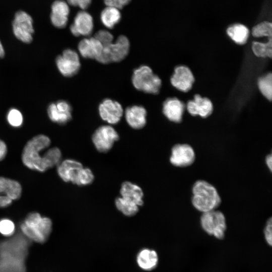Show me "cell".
<instances>
[{
	"label": "cell",
	"mask_w": 272,
	"mask_h": 272,
	"mask_svg": "<svg viewBox=\"0 0 272 272\" xmlns=\"http://www.w3.org/2000/svg\"><path fill=\"white\" fill-rule=\"evenodd\" d=\"M31 243L21 231L0 240V272H27L26 262Z\"/></svg>",
	"instance_id": "1"
},
{
	"label": "cell",
	"mask_w": 272,
	"mask_h": 272,
	"mask_svg": "<svg viewBox=\"0 0 272 272\" xmlns=\"http://www.w3.org/2000/svg\"><path fill=\"white\" fill-rule=\"evenodd\" d=\"M50 139L39 134L30 139L22 151V161L28 168L43 172L50 169L47 150L50 146Z\"/></svg>",
	"instance_id": "2"
},
{
	"label": "cell",
	"mask_w": 272,
	"mask_h": 272,
	"mask_svg": "<svg viewBox=\"0 0 272 272\" xmlns=\"http://www.w3.org/2000/svg\"><path fill=\"white\" fill-rule=\"evenodd\" d=\"M191 201L195 210L203 213L217 210L222 198L214 185L205 180L199 179L192 186Z\"/></svg>",
	"instance_id": "3"
},
{
	"label": "cell",
	"mask_w": 272,
	"mask_h": 272,
	"mask_svg": "<svg viewBox=\"0 0 272 272\" xmlns=\"http://www.w3.org/2000/svg\"><path fill=\"white\" fill-rule=\"evenodd\" d=\"M50 219L37 212L29 213L20 225V231L29 240L43 244L48 239L52 230Z\"/></svg>",
	"instance_id": "4"
},
{
	"label": "cell",
	"mask_w": 272,
	"mask_h": 272,
	"mask_svg": "<svg viewBox=\"0 0 272 272\" xmlns=\"http://www.w3.org/2000/svg\"><path fill=\"white\" fill-rule=\"evenodd\" d=\"M200 225L202 230L209 235L222 240L227 229L226 219L224 214L217 210L201 213Z\"/></svg>",
	"instance_id": "5"
},
{
	"label": "cell",
	"mask_w": 272,
	"mask_h": 272,
	"mask_svg": "<svg viewBox=\"0 0 272 272\" xmlns=\"http://www.w3.org/2000/svg\"><path fill=\"white\" fill-rule=\"evenodd\" d=\"M131 80L137 90L151 94L158 93L162 84L160 78L147 65H142L135 70Z\"/></svg>",
	"instance_id": "6"
},
{
	"label": "cell",
	"mask_w": 272,
	"mask_h": 272,
	"mask_svg": "<svg viewBox=\"0 0 272 272\" xmlns=\"http://www.w3.org/2000/svg\"><path fill=\"white\" fill-rule=\"evenodd\" d=\"M129 46L128 38L120 35L114 43L103 46L102 53L97 60L103 63L120 61L127 55Z\"/></svg>",
	"instance_id": "7"
},
{
	"label": "cell",
	"mask_w": 272,
	"mask_h": 272,
	"mask_svg": "<svg viewBox=\"0 0 272 272\" xmlns=\"http://www.w3.org/2000/svg\"><path fill=\"white\" fill-rule=\"evenodd\" d=\"M13 31L15 37L21 41L30 43L34 33L33 21L31 16L24 11L17 12L12 22Z\"/></svg>",
	"instance_id": "8"
},
{
	"label": "cell",
	"mask_w": 272,
	"mask_h": 272,
	"mask_svg": "<svg viewBox=\"0 0 272 272\" xmlns=\"http://www.w3.org/2000/svg\"><path fill=\"white\" fill-rule=\"evenodd\" d=\"M195 159V152L191 145L186 143H179L172 147L169 161L175 167L184 168L193 164Z\"/></svg>",
	"instance_id": "9"
},
{
	"label": "cell",
	"mask_w": 272,
	"mask_h": 272,
	"mask_svg": "<svg viewBox=\"0 0 272 272\" xmlns=\"http://www.w3.org/2000/svg\"><path fill=\"white\" fill-rule=\"evenodd\" d=\"M118 139V133L110 125H102L99 127L92 137L95 147L98 151L101 153L108 152Z\"/></svg>",
	"instance_id": "10"
},
{
	"label": "cell",
	"mask_w": 272,
	"mask_h": 272,
	"mask_svg": "<svg viewBox=\"0 0 272 272\" xmlns=\"http://www.w3.org/2000/svg\"><path fill=\"white\" fill-rule=\"evenodd\" d=\"M22 188L16 180L0 176V208L10 206L21 196Z\"/></svg>",
	"instance_id": "11"
},
{
	"label": "cell",
	"mask_w": 272,
	"mask_h": 272,
	"mask_svg": "<svg viewBox=\"0 0 272 272\" xmlns=\"http://www.w3.org/2000/svg\"><path fill=\"white\" fill-rule=\"evenodd\" d=\"M56 64L60 73L65 77L76 74L80 68V61L77 52L71 49L64 50L56 58Z\"/></svg>",
	"instance_id": "12"
},
{
	"label": "cell",
	"mask_w": 272,
	"mask_h": 272,
	"mask_svg": "<svg viewBox=\"0 0 272 272\" xmlns=\"http://www.w3.org/2000/svg\"><path fill=\"white\" fill-rule=\"evenodd\" d=\"M99 112L103 120L114 124L120 120L123 114V109L118 102L106 99L100 104Z\"/></svg>",
	"instance_id": "13"
},
{
	"label": "cell",
	"mask_w": 272,
	"mask_h": 272,
	"mask_svg": "<svg viewBox=\"0 0 272 272\" xmlns=\"http://www.w3.org/2000/svg\"><path fill=\"white\" fill-rule=\"evenodd\" d=\"M47 113L49 119L52 122L64 124L72 118V107L67 102L60 100L49 105Z\"/></svg>",
	"instance_id": "14"
},
{
	"label": "cell",
	"mask_w": 272,
	"mask_h": 272,
	"mask_svg": "<svg viewBox=\"0 0 272 272\" xmlns=\"http://www.w3.org/2000/svg\"><path fill=\"white\" fill-rule=\"evenodd\" d=\"M94 27L93 19L90 14L82 10L74 18L70 26V31L75 36H88L91 34Z\"/></svg>",
	"instance_id": "15"
},
{
	"label": "cell",
	"mask_w": 272,
	"mask_h": 272,
	"mask_svg": "<svg viewBox=\"0 0 272 272\" xmlns=\"http://www.w3.org/2000/svg\"><path fill=\"white\" fill-rule=\"evenodd\" d=\"M170 80L172 86L176 89L183 92H187L191 88L194 78L188 67L181 65L175 69Z\"/></svg>",
	"instance_id": "16"
},
{
	"label": "cell",
	"mask_w": 272,
	"mask_h": 272,
	"mask_svg": "<svg viewBox=\"0 0 272 272\" xmlns=\"http://www.w3.org/2000/svg\"><path fill=\"white\" fill-rule=\"evenodd\" d=\"M70 9L68 3L63 0H56L51 6L50 15L52 24L57 28H63L67 24Z\"/></svg>",
	"instance_id": "17"
},
{
	"label": "cell",
	"mask_w": 272,
	"mask_h": 272,
	"mask_svg": "<svg viewBox=\"0 0 272 272\" xmlns=\"http://www.w3.org/2000/svg\"><path fill=\"white\" fill-rule=\"evenodd\" d=\"M188 112L192 115H198L206 118L211 115L213 106L210 99L201 97L199 95H194V99L190 100L187 104Z\"/></svg>",
	"instance_id": "18"
},
{
	"label": "cell",
	"mask_w": 272,
	"mask_h": 272,
	"mask_svg": "<svg viewBox=\"0 0 272 272\" xmlns=\"http://www.w3.org/2000/svg\"><path fill=\"white\" fill-rule=\"evenodd\" d=\"M78 49L84 57L97 60L102 53L103 45L94 37L84 38L79 42Z\"/></svg>",
	"instance_id": "19"
},
{
	"label": "cell",
	"mask_w": 272,
	"mask_h": 272,
	"mask_svg": "<svg viewBox=\"0 0 272 272\" xmlns=\"http://www.w3.org/2000/svg\"><path fill=\"white\" fill-rule=\"evenodd\" d=\"M146 116V110L141 106L134 105L129 107L125 111L127 123L134 129H140L145 125Z\"/></svg>",
	"instance_id": "20"
},
{
	"label": "cell",
	"mask_w": 272,
	"mask_h": 272,
	"mask_svg": "<svg viewBox=\"0 0 272 272\" xmlns=\"http://www.w3.org/2000/svg\"><path fill=\"white\" fill-rule=\"evenodd\" d=\"M183 103L177 98H169L163 103V112L170 121L179 123L182 119Z\"/></svg>",
	"instance_id": "21"
},
{
	"label": "cell",
	"mask_w": 272,
	"mask_h": 272,
	"mask_svg": "<svg viewBox=\"0 0 272 272\" xmlns=\"http://www.w3.org/2000/svg\"><path fill=\"white\" fill-rule=\"evenodd\" d=\"M82 167V164L78 161L65 159L57 166V172L64 182H72L78 170Z\"/></svg>",
	"instance_id": "22"
},
{
	"label": "cell",
	"mask_w": 272,
	"mask_h": 272,
	"mask_svg": "<svg viewBox=\"0 0 272 272\" xmlns=\"http://www.w3.org/2000/svg\"><path fill=\"white\" fill-rule=\"evenodd\" d=\"M120 196L130 200L140 207L144 203V193L138 185L129 181H125L120 189Z\"/></svg>",
	"instance_id": "23"
},
{
	"label": "cell",
	"mask_w": 272,
	"mask_h": 272,
	"mask_svg": "<svg viewBox=\"0 0 272 272\" xmlns=\"http://www.w3.org/2000/svg\"><path fill=\"white\" fill-rule=\"evenodd\" d=\"M159 258L157 252L153 249L144 248L138 253L137 262L142 269L150 271L157 265Z\"/></svg>",
	"instance_id": "24"
},
{
	"label": "cell",
	"mask_w": 272,
	"mask_h": 272,
	"mask_svg": "<svg viewBox=\"0 0 272 272\" xmlns=\"http://www.w3.org/2000/svg\"><path fill=\"white\" fill-rule=\"evenodd\" d=\"M121 18L119 9L112 7L106 6L100 14L102 23L108 29H112L119 22Z\"/></svg>",
	"instance_id": "25"
},
{
	"label": "cell",
	"mask_w": 272,
	"mask_h": 272,
	"mask_svg": "<svg viewBox=\"0 0 272 272\" xmlns=\"http://www.w3.org/2000/svg\"><path fill=\"white\" fill-rule=\"evenodd\" d=\"M227 33L228 36L238 44H245L249 35L248 29L240 24H236L229 27Z\"/></svg>",
	"instance_id": "26"
},
{
	"label": "cell",
	"mask_w": 272,
	"mask_h": 272,
	"mask_svg": "<svg viewBox=\"0 0 272 272\" xmlns=\"http://www.w3.org/2000/svg\"><path fill=\"white\" fill-rule=\"evenodd\" d=\"M115 205L124 215L129 217L135 215L138 212L140 207L134 202L121 196L115 199Z\"/></svg>",
	"instance_id": "27"
},
{
	"label": "cell",
	"mask_w": 272,
	"mask_h": 272,
	"mask_svg": "<svg viewBox=\"0 0 272 272\" xmlns=\"http://www.w3.org/2000/svg\"><path fill=\"white\" fill-rule=\"evenodd\" d=\"M94 179L91 170L83 166L78 170L71 182L79 186H86L91 184Z\"/></svg>",
	"instance_id": "28"
},
{
	"label": "cell",
	"mask_w": 272,
	"mask_h": 272,
	"mask_svg": "<svg viewBox=\"0 0 272 272\" xmlns=\"http://www.w3.org/2000/svg\"><path fill=\"white\" fill-rule=\"evenodd\" d=\"M253 53L258 57H269L272 56V40L269 38L266 43L253 42L252 44Z\"/></svg>",
	"instance_id": "29"
},
{
	"label": "cell",
	"mask_w": 272,
	"mask_h": 272,
	"mask_svg": "<svg viewBox=\"0 0 272 272\" xmlns=\"http://www.w3.org/2000/svg\"><path fill=\"white\" fill-rule=\"evenodd\" d=\"M258 87L261 94L270 101L272 98L271 74L260 77L258 81Z\"/></svg>",
	"instance_id": "30"
},
{
	"label": "cell",
	"mask_w": 272,
	"mask_h": 272,
	"mask_svg": "<svg viewBox=\"0 0 272 272\" xmlns=\"http://www.w3.org/2000/svg\"><path fill=\"white\" fill-rule=\"evenodd\" d=\"M252 34L255 37H268L271 38L272 25L269 22H263L253 27Z\"/></svg>",
	"instance_id": "31"
},
{
	"label": "cell",
	"mask_w": 272,
	"mask_h": 272,
	"mask_svg": "<svg viewBox=\"0 0 272 272\" xmlns=\"http://www.w3.org/2000/svg\"><path fill=\"white\" fill-rule=\"evenodd\" d=\"M7 120L9 124L14 127H20L23 122V117L21 112L17 109H10L7 115Z\"/></svg>",
	"instance_id": "32"
},
{
	"label": "cell",
	"mask_w": 272,
	"mask_h": 272,
	"mask_svg": "<svg viewBox=\"0 0 272 272\" xmlns=\"http://www.w3.org/2000/svg\"><path fill=\"white\" fill-rule=\"evenodd\" d=\"M15 231V225L10 219L4 218L0 220V233L4 236L10 237Z\"/></svg>",
	"instance_id": "33"
},
{
	"label": "cell",
	"mask_w": 272,
	"mask_h": 272,
	"mask_svg": "<svg viewBox=\"0 0 272 272\" xmlns=\"http://www.w3.org/2000/svg\"><path fill=\"white\" fill-rule=\"evenodd\" d=\"M94 37L97 39L103 46L112 42L113 36L109 31L105 30H99L95 35Z\"/></svg>",
	"instance_id": "34"
},
{
	"label": "cell",
	"mask_w": 272,
	"mask_h": 272,
	"mask_svg": "<svg viewBox=\"0 0 272 272\" xmlns=\"http://www.w3.org/2000/svg\"><path fill=\"white\" fill-rule=\"evenodd\" d=\"M264 236L267 244L271 246L272 244V219L270 217L265 223L264 230Z\"/></svg>",
	"instance_id": "35"
},
{
	"label": "cell",
	"mask_w": 272,
	"mask_h": 272,
	"mask_svg": "<svg viewBox=\"0 0 272 272\" xmlns=\"http://www.w3.org/2000/svg\"><path fill=\"white\" fill-rule=\"evenodd\" d=\"M103 1L106 6L114 7L120 10L128 4L131 0H103Z\"/></svg>",
	"instance_id": "36"
},
{
	"label": "cell",
	"mask_w": 272,
	"mask_h": 272,
	"mask_svg": "<svg viewBox=\"0 0 272 272\" xmlns=\"http://www.w3.org/2000/svg\"><path fill=\"white\" fill-rule=\"evenodd\" d=\"M69 5L79 7L82 10L87 9L91 5L92 0H67Z\"/></svg>",
	"instance_id": "37"
},
{
	"label": "cell",
	"mask_w": 272,
	"mask_h": 272,
	"mask_svg": "<svg viewBox=\"0 0 272 272\" xmlns=\"http://www.w3.org/2000/svg\"><path fill=\"white\" fill-rule=\"evenodd\" d=\"M7 153V145L3 140L0 139V161L3 160L5 158Z\"/></svg>",
	"instance_id": "38"
},
{
	"label": "cell",
	"mask_w": 272,
	"mask_h": 272,
	"mask_svg": "<svg viewBox=\"0 0 272 272\" xmlns=\"http://www.w3.org/2000/svg\"><path fill=\"white\" fill-rule=\"evenodd\" d=\"M265 163L269 172L272 171V155L271 154H267L265 158Z\"/></svg>",
	"instance_id": "39"
},
{
	"label": "cell",
	"mask_w": 272,
	"mask_h": 272,
	"mask_svg": "<svg viewBox=\"0 0 272 272\" xmlns=\"http://www.w3.org/2000/svg\"><path fill=\"white\" fill-rule=\"evenodd\" d=\"M5 55V51L3 45L0 41V57H3Z\"/></svg>",
	"instance_id": "40"
}]
</instances>
